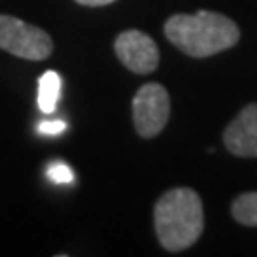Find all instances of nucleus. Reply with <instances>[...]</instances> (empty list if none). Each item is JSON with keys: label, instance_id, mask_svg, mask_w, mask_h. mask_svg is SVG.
Wrapping results in <instances>:
<instances>
[{"label": "nucleus", "instance_id": "1", "mask_svg": "<svg viewBox=\"0 0 257 257\" xmlns=\"http://www.w3.org/2000/svg\"><path fill=\"white\" fill-rule=\"evenodd\" d=\"M166 38L191 57H210L240 40V29L230 18L200 10L196 14H175L164 23Z\"/></svg>", "mask_w": 257, "mask_h": 257}, {"label": "nucleus", "instance_id": "2", "mask_svg": "<svg viewBox=\"0 0 257 257\" xmlns=\"http://www.w3.org/2000/svg\"><path fill=\"white\" fill-rule=\"evenodd\" d=\"M155 230L160 246L168 251L194 246L204 230V208L196 191L175 187L162 194L155 206Z\"/></svg>", "mask_w": 257, "mask_h": 257}, {"label": "nucleus", "instance_id": "3", "mask_svg": "<svg viewBox=\"0 0 257 257\" xmlns=\"http://www.w3.org/2000/svg\"><path fill=\"white\" fill-rule=\"evenodd\" d=\"M0 48L21 59L44 61L54 52V42L44 29L14 16H0Z\"/></svg>", "mask_w": 257, "mask_h": 257}, {"label": "nucleus", "instance_id": "4", "mask_svg": "<svg viewBox=\"0 0 257 257\" xmlns=\"http://www.w3.org/2000/svg\"><path fill=\"white\" fill-rule=\"evenodd\" d=\"M134 126L141 138L151 139L158 136L170 118V95L158 82L141 86L132 101Z\"/></svg>", "mask_w": 257, "mask_h": 257}, {"label": "nucleus", "instance_id": "5", "mask_svg": "<svg viewBox=\"0 0 257 257\" xmlns=\"http://www.w3.org/2000/svg\"><path fill=\"white\" fill-rule=\"evenodd\" d=\"M114 52L120 63L136 74H149L160 63V52L153 38L143 31L130 29L114 40Z\"/></svg>", "mask_w": 257, "mask_h": 257}, {"label": "nucleus", "instance_id": "6", "mask_svg": "<svg viewBox=\"0 0 257 257\" xmlns=\"http://www.w3.org/2000/svg\"><path fill=\"white\" fill-rule=\"evenodd\" d=\"M223 143L230 155L240 158L257 156V103H249L225 128Z\"/></svg>", "mask_w": 257, "mask_h": 257}, {"label": "nucleus", "instance_id": "7", "mask_svg": "<svg viewBox=\"0 0 257 257\" xmlns=\"http://www.w3.org/2000/svg\"><path fill=\"white\" fill-rule=\"evenodd\" d=\"M61 95V76L55 71H46L38 78V107L42 112H54Z\"/></svg>", "mask_w": 257, "mask_h": 257}, {"label": "nucleus", "instance_id": "8", "mask_svg": "<svg viewBox=\"0 0 257 257\" xmlns=\"http://www.w3.org/2000/svg\"><path fill=\"white\" fill-rule=\"evenodd\" d=\"M230 213L242 225L257 227V191L236 196L230 206Z\"/></svg>", "mask_w": 257, "mask_h": 257}, {"label": "nucleus", "instance_id": "9", "mask_svg": "<svg viewBox=\"0 0 257 257\" xmlns=\"http://www.w3.org/2000/svg\"><path fill=\"white\" fill-rule=\"evenodd\" d=\"M48 177L55 183H71L73 181V170L63 162H52L48 166Z\"/></svg>", "mask_w": 257, "mask_h": 257}, {"label": "nucleus", "instance_id": "10", "mask_svg": "<svg viewBox=\"0 0 257 257\" xmlns=\"http://www.w3.org/2000/svg\"><path fill=\"white\" fill-rule=\"evenodd\" d=\"M38 130L42 132V134H48V136H57V134H61L65 130V122L61 120H55V122H42Z\"/></svg>", "mask_w": 257, "mask_h": 257}, {"label": "nucleus", "instance_id": "11", "mask_svg": "<svg viewBox=\"0 0 257 257\" xmlns=\"http://www.w3.org/2000/svg\"><path fill=\"white\" fill-rule=\"evenodd\" d=\"M74 2H78L82 6H90V8H97V6H109L116 0H74Z\"/></svg>", "mask_w": 257, "mask_h": 257}]
</instances>
